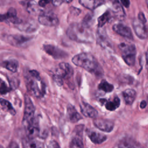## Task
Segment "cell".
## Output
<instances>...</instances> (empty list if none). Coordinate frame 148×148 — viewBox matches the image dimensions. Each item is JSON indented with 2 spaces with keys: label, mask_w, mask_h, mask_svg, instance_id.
I'll list each match as a JSON object with an SVG mask.
<instances>
[{
  "label": "cell",
  "mask_w": 148,
  "mask_h": 148,
  "mask_svg": "<svg viewBox=\"0 0 148 148\" xmlns=\"http://www.w3.org/2000/svg\"><path fill=\"white\" fill-rule=\"evenodd\" d=\"M76 66L82 67L88 72L96 75H101L103 71L95 58L90 53H80L75 56L72 59Z\"/></svg>",
  "instance_id": "cell-1"
},
{
  "label": "cell",
  "mask_w": 148,
  "mask_h": 148,
  "mask_svg": "<svg viewBox=\"0 0 148 148\" xmlns=\"http://www.w3.org/2000/svg\"><path fill=\"white\" fill-rule=\"evenodd\" d=\"M68 36L72 40L84 43H91L94 40V36L89 27L82 23H72L66 30Z\"/></svg>",
  "instance_id": "cell-2"
},
{
  "label": "cell",
  "mask_w": 148,
  "mask_h": 148,
  "mask_svg": "<svg viewBox=\"0 0 148 148\" xmlns=\"http://www.w3.org/2000/svg\"><path fill=\"white\" fill-rule=\"evenodd\" d=\"M26 86L29 93L37 98L42 97L45 94V84L39 73L35 70H31L25 76Z\"/></svg>",
  "instance_id": "cell-3"
},
{
  "label": "cell",
  "mask_w": 148,
  "mask_h": 148,
  "mask_svg": "<svg viewBox=\"0 0 148 148\" xmlns=\"http://www.w3.org/2000/svg\"><path fill=\"white\" fill-rule=\"evenodd\" d=\"M73 73V68L69 64L61 62L54 72L53 76V80L58 86H61L63 84V79L70 78L72 77Z\"/></svg>",
  "instance_id": "cell-4"
},
{
  "label": "cell",
  "mask_w": 148,
  "mask_h": 148,
  "mask_svg": "<svg viewBox=\"0 0 148 148\" xmlns=\"http://www.w3.org/2000/svg\"><path fill=\"white\" fill-rule=\"evenodd\" d=\"M119 48L121 53V56L129 66H132L135 62L136 48L134 44L121 43L119 45Z\"/></svg>",
  "instance_id": "cell-5"
},
{
  "label": "cell",
  "mask_w": 148,
  "mask_h": 148,
  "mask_svg": "<svg viewBox=\"0 0 148 148\" xmlns=\"http://www.w3.org/2000/svg\"><path fill=\"white\" fill-rule=\"evenodd\" d=\"M35 110V107L29 96L25 95V108L23 119V124L24 127L36 120L34 117Z\"/></svg>",
  "instance_id": "cell-6"
},
{
  "label": "cell",
  "mask_w": 148,
  "mask_h": 148,
  "mask_svg": "<svg viewBox=\"0 0 148 148\" xmlns=\"http://www.w3.org/2000/svg\"><path fill=\"white\" fill-rule=\"evenodd\" d=\"M38 21L40 24L53 27L59 24V20L57 15L52 12H42L38 17Z\"/></svg>",
  "instance_id": "cell-7"
},
{
  "label": "cell",
  "mask_w": 148,
  "mask_h": 148,
  "mask_svg": "<svg viewBox=\"0 0 148 148\" xmlns=\"http://www.w3.org/2000/svg\"><path fill=\"white\" fill-rule=\"evenodd\" d=\"M84 126L78 125L75 127L73 136L69 143L70 148H84L83 140H82V134Z\"/></svg>",
  "instance_id": "cell-8"
},
{
  "label": "cell",
  "mask_w": 148,
  "mask_h": 148,
  "mask_svg": "<svg viewBox=\"0 0 148 148\" xmlns=\"http://www.w3.org/2000/svg\"><path fill=\"white\" fill-rule=\"evenodd\" d=\"M96 38L97 43L103 49H108L109 50L112 49V43L104 29H102V28H99L98 29L96 34Z\"/></svg>",
  "instance_id": "cell-9"
},
{
  "label": "cell",
  "mask_w": 148,
  "mask_h": 148,
  "mask_svg": "<svg viewBox=\"0 0 148 148\" xmlns=\"http://www.w3.org/2000/svg\"><path fill=\"white\" fill-rule=\"evenodd\" d=\"M44 50L55 59H62L67 57V53L64 50L51 45H43Z\"/></svg>",
  "instance_id": "cell-10"
},
{
  "label": "cell",
  "mask_w": 148,
  "mask_h": 148,
  "mask_svg": "<svg viewBox=\"0 0 148 148\" xmlns=\"http://www.w3.org/2000/svg\"><path fill=\"white\" fill-rule=\"evenodd\" d=\"M114 148H142L140 145L130 137H124L119 140Z\"/></svg>",
  "instance_id": "cell-11"
},
{
  "label": "cell",
  "mask_w": 148,
  "mask_h": 148,
  "mask_svg": "<svg viewBox=\"0 0 148 148\" xmlns=\"http://www.w3.org/2000/svg\"><path fill=\"white\" fill-rule=\"evenodd\" d=\"M132 27L136 36L141 39H145L148 36L147 29L145 24L138 19H135L132 21Z\"/></svg>",
  "instance_id": "cell-12"
},
{
  "label": "cell",
  "mask_w": 148,
  "mask_h": 148,
  "mask_svg": "<svg viewBox=\"0 0 148 148\" xmlns=\"http://www.w3.org/2000/svg\"><path fill=\"white\" fill-rule=\"evenodd\" d=\"M93 123L98 129L106 132H111L114 128V123L110 120L97 119L93 121Z\"/></svg>",
  "instance_id": "cell-13"
},
{
  "label": "cell",
  "mask_w": 148,
  "mask_h": 148,
  "mask_svg": "<svg viewBox=\"0 0 148 148\" xmlns=\"http://www.w3.org/2000/svg\"><path fill=\"white\" fill-rule=\"evenodd\" d=\"M0 21H10L13 24H18L21 21L17 17V11L13 8H10L7 13L0 14Z\"/></svg>",
  "instance_id": "cell-14"
},
{
  "label": "cell",
  "mask_w": 148,
  "mask_h": 148,
  "mask_svg": "<svg viewBox=\"0 0 148 148\" xmlns=\"http://www.w3.org/2000/svg\"><path fill=\"white\" fill-rule=\"evenodd\" d=\"M113 29L116 33L123 37L129 39H133V35L130 28L123 24H115L113 26Z\"/></svg>",
  "instance_id": "cell-15"
},
{
  "label": "cell",
  "mask_w": 148,
  "mask_h": 148,
  "mask_svg": "<svg viewBox=\"0 0 148 148\" xmlns=\"http://www.w3.org/2000/svg\"><path fill=\"white\" fill-rule=\"evenodd\" d=\"M25 129L27 137L28 138L35 139L39 135V128L36 120L25 127Z\"/></svg>",
  "instance_id": "cell-16"
},
{
  "label": "cell",
  "mask_w": 148,
  "mask_h": 148,
  "mask_svg": "<svg viewBox=\"0 0 148 148\" xmlns=\"http://www.w3.org/2000/svg\"><path fill=\"white\" fill-rule=\"evenodd\" d=\"M82 113L89 118H95L98 116L97 110L88 103L83 102L80 105Z\"/></svg>",
  "instance_id": "cell-17"
},
{
  "label": "cell",
  "mask_w": 148,
  "mask_h": 148,
  "mask_svg": "<svg viewBox=\"0 0 148 148\" xmlns=\"http://www.w3.org/2000/svg\"><path fill=\"white\" fill-rule=\"evenodd\" d=\"M87 134L91 141L95 144H101L107 139V136L105 135L96 131L88 130Z\"/></svg>",
  "instance_id": "cell-18"
},
{
  "label": "cell",
  "mask_w": 148,
  "mask_h": 148,
  "mask_svg": "<svg viewBox=\"0 0 148 148\" xmlns=\"http://www.w3.org/2000/svg\"><path fill=\"white\" fill-rule=\"evenodd\" d=\"M29 39V38L19 35H9L7 37L8 42L10 43V45L16 46H21V45L26 43Z\"/></svg>",
  "instance_id": "cell-19"
},
{
  "label": "cell",
  "mask_w": 148,
  "mask_h": 148,
  "mask_svg": "<svg viewBox=\"0 0 148 148\" xmlns=\"http://www.w3.org/2000/svg\"><path fill=\"white\" fill-rule=\"evenodd\" d=\"M23 148H44L43 144L35 139L25 137L22 140Z\"/></svg>",
  "instance_id": "cell-20"
},
{
  "label": "cell",
  "mask_w": 148,
  "mask_h": 148,
  "mask_svg": "<svg viewBox=\"0 0 148 148\" xmlns=\"http://www.w3.org/2000/svg\"><path fill=\"white\" fill-rule=\"evenodd\" d=\"M109 2L112 6L113 12L115 14V15L120 18L124 17L125 13L119 0H109Z\"/></svg>",
  "instance_id": "cell-21"
},
{
  "label": "cell",
  "mask_w": 148,
  "mask_h": 148,
  "mask_svg": "<svg viewBox=\"0 0 148 148\" xmlns=\"http://www.w3.org/2000/svg\"><path fill=\"white\" fill-rule=\"evenodd\" d=\"M79 3L84 8L94 10L105 3V0H79Z\"/></svg>",
  "instance_id": "cell-22"
},
{
  "label": "cell",
  "mask_w": 148,
  "mask_h": 148,
  "mask_svg": "<svg viewBox=\"0 0 148 148\" xmlns=\"http://www.w3.org/2000/svg\"><path fill=\"white\" fill-rule=\"evenodd\" d=\"M67 117L69 120L72 123H76L82 117L77 112L73 106L69 104L67 106Z\"/></svg>",
  "instance_id": "cell-23"
},
{
  "label": "cell",
  "mask_w": 148,
  "mask_h": 148,
  "mask_svg": "<svg viewBox=\"0 0 148 148\" xmlns=\"http://www.w3.org/2000/svg\"><path fill=\"white\" fill-rule=\"evenodd\" d=\"M136 96V91L133 89H126L123 92V97L127 105H131L135 101Z\"/></svg>",
  "instance_id": "cell-24"
},
{
  "label": "cell",
  "mask_w": 148,
  "mask_h": 148,
  "mask_svg": "<svg viewBox=\"0 0 148 148\" xmlns=\"http://www.w3.org/2000/svg\"><path fill=\"white\" fill-rule=\"evenodd\" d=\"M2 66L8 70L14 73L17 72L18 69V62L17 60L12 59L4 61L2 63Z\"/></svg>",
  "instance_id": "cell-25"
},
{
  "label": "cell",
  "mask_w": 148,
  "mask_h": 148,
  "mask_svg": "<svg viewBox=\"0 0 148 148\" xmlns=\"http://www.w3.org/2000/svg\"><path fill=\"white\" fill-rule=\"evenodd\" d=\"M18 25V28L21 31H24L28 32H31L32 31H35V26L36 25V24L35 23H33L32 21H28L23 23L21 22Z\"/></svg>",
  "instance_id": "cell-26"
},
{
  "label": "cell",
  "mask_w": 148,
  "mask_h": 148,
  "mask_svg": "<svg viewBox=\"0 0 148 148\" xmlns=\"http://www.w3.org/2000/svg\"><path fill=\"white\" fill-rule=\"evenodd\" d=\"M0 104L4 110L9 112L10 114L13 116L16 114V111L13 108L12 104L8 101L3 98H0Z\"/></svg>",
  "instance_id": "cell-27"
},
{
  "label": "cell",
  "mask_w": 148,
  "mask_h": 148,
  "mask_svg": "<svg viewBox=\"0 0 148 148\" xmlns=\"http://www.w3.org/2000/svg\"><path fill=\"white\" fill-rule=\"evenodd\" d=\"M120 101L117 97H116L112 101H106L105 108L107 110L110 111H113L116 110L120 106Z\"/></svg>",
  "instance_id": "cell-28"
},
{
  "label": "cell",
  "mask_w": 148,
  "mask_h": 148,
  "mask_svg": "<svg viewBox=\"0 0 148 148\" xmlns=\"http://www.w3.org/2000/svg\"><path fill=\"white\" fill-rule=\"evenodd\" d=\"M111 18L110 12L108 10L106 11L101 16L98 18V26L99 28H102Z\"/></svg>",
  "instance_id": "cell-29"
},
{
  "label": "cell",
  "mask_w": 148,
  "mask_h": 148,
  "mask_svg": "<svg viewBox=\"0 0 148 148\" xmlns=\"http://www.w3.org/2000/svg\"><path fill=\"white\" fill-rule=\"evenodd\" d=\"M114 87L105 80H103L98 85V89L105 92H110L113 91Z\"/></svg>",
  "instance_id": "cell-30"
},
{
  "label": "cell",
  "mask_w": 148,
  "mask_h": 148,
  "mask_svg": "<svg viewBox=\"0 0 148 148\" xmlns=\"http://www.w3.org/2000/svg\"><path fill=\"white\" fill-rule=\"evenodd\" d=\"M92 23H93V14H92L91 13H88L84 17L82 23L85 26L90 28V25Z\"/></svg>",
  "instance_id": "cell-31"
},
{
  "label": "cell",
  "mask_w": 148,
  "mask_h": 148,
  "mask_svg": "<svg viewBox=\"0 0 148 148\" xmlns=\"http://www.w3.org/2000/svg\"><path fill=\"white\" fill-rule=\"evenodd\" d=\"M11 90L10 88L8 87L6 83L0 79V93L1 94H5Z\"/></svg>",
  "instance_id": "cell-32"
},
{
  "label": "cell",
  "mask_w": 148,
  "mask_h": 148,
  "mask_svg": "<svg viewBox=\"0 0 148 148\" xmlns=\"http://www.w3.org/2000/svg\"><path fill=\"white\" fill-rule=\"evenodd\" d=\"M73 0H52V3L55 6H58L63 3H70Z\"/></svg>",
  "instance_id": "cell-33"
},
{
  "label": "cell",
  "mask_w": 148,
  "mask_h": 148,
  "mask_svg": "<svg viewBox=\"0 0 148 148\" xmlns=\"http://www.w3.org/2000/svg\"><path fill=\"white\" fill-rule=\"evenodd\" d=\"M47 148H60V146L56 140H53L49 142Z\"/></svg>",
  "instance_id": "cell-34"
},
{
  "label": "cell",
  "mask_w": 148,
  "mask_h": 148,
  "mask_svg": "<svg viewBox=\"0 0 148 148\" xmlns=\"http://www.w3.org/2000/svg\"><path fill=\"white\" fill-rule=\"evenodd\" d=\"M138 20L143 24L146 23V19L145 18V14L142 12H140L138 14Z\"/></svg>",
  "instance_id": "cell-35"
},
{
  "label": "cell",
  "mask_w": 148,
  "mask_h": 148,
  "mask_svg": "<svg viewBox=\"0 0 148 148\" xmlns=\"http://www.w3.org/2000/svg\"><path fill=\"white\" fill-rule=\"evenodd\" d=\"M52 0H39L38 2V5L40 7H45Z\"/></svg>",
  "instance_id": "cell-36"
},
{
  "label": "cell",
  "mask_w": 148,
  "mask_h": 148,
  "mask_svg": "<svg viewBox=\"0 0 148 148\" xmlns=\"http://www.w3.org/2000/svg\"><path fill=\"white\" fill-rule=\"evenodd\" d=\"M7 148H20L18 144L15 142H12L7 147Z\"/></svg>",
  "instance_id": "cell-37"
},
{
  "label": "cell",
  "mask_w": 148,
  "mask_h": 148,
  "mask_svg": "<svg viewBox=\"0 0 148 148\" xmlns=\"http://www.w3.org/2000/svg\"><path fill=\"white\" fill-rule=\"evenodd\" d=\"M121 3L125 7V8H128L130 5V0H120Z\"/></svg>",
  "instance_id": "cell-38"
},
{
  "label": "cell",
  "mask_w": 148,
  "mask_h": 148,
  "mask_svg": "<svg viewBox=\"0 0 148 148\" xmlns=\"http://www.w3.org/2000/svg\"><path fill=\"white\" fill-rule=\"evenodd\" d=\"M146 69H147V72H148V47H147V51L146 52Z\"/></svg>",
  "instance_id": "cell-39"
},
{
  "label": "cell",
  "mask_w": 148,
  "mask_h": 148,
  "mask_svg": "<svg viewBox=\"0 0 148 148\" xmlns=\"http://www.w3.org/2000/svg\"><path fill=\"white\" fill-rule=\"evenodd\" d=\"M147 105V102L145 101H142L141 102H140V107L141 108H145Z\"/></svg>",
  "instance_id": "cell-40"
},
{
  "label": "cell",
  "mask_w": 148,
  "mask_h": 148,
  "mask_svg": "<svg viewBox=\"0 0 148 148\" xmlns=\"http://www.w3.org/2000/svg\"><path fill=\"white\" fill-rule=\"evenodd\" d=\"M147 7H148V0L147 1Z\"/></svg>",
  "instance_id": "cell-41"
}]
</instances>
